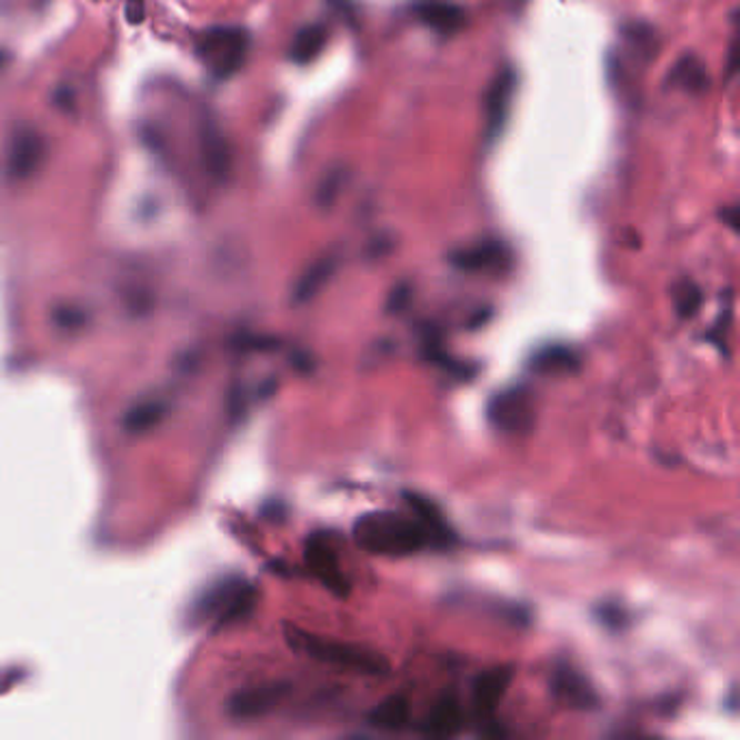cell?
<instances>
[{"label": "cell", "instance_id": "7a4b0ae2", "mask_svg": "<svg viewBox=\"0 0 740 740\" xmlns=\"http://www.w3.org/2000/svg\"><path fill=\"white\" fill-rule=\"evenodd\" d=\"M289 632H291V637H287V639L291 641L293 648L304 651L307 656H311L320 662L332 664V667H341V669H352L357 673H368V676H387L389 673L387 658L382 653L373 651V649L326 641V639H318V637L307 634V632L296 630V628H291Z\"/></svg>", "mask_w": 740, "mask_h": 740}, {"label": "cell", "instance_id": "603a6c76", "mask_svg": "<svg viewBox=\"0 0 740 740\" xmlns=\"http://www.w3.org/2000/svg\"><path fill=\"white\" fill-rule=\"evenodd\" d=\"M407 302H409V287L402 284V287H398V289L393 291L391 302H389V309H391V311H402V309L407 307Z\"/></svg>", "mask_w": 740, "mask_h": 740}, {"label": "cell", "instance_id": "6da1fadb", "mask_svg": "<svg viewBox=\"0 0 740 740\" xmlns=\"http://www.w3.org/2000/svg\"><path fill=\"white\" fill-rule=\"evenodd\" d=\"M357 543L376 556H411L430 543H439L434 532L419 519L393 512H368L354 523Z\"/></svg>", "mask_w": 740, "mask_h": 740}, {"label": "cell", "instance_id": "cb8c5ba5", "mask_svg": "<svg viewBox=\"0 0 740 740\" xmlns=\"http://www.w3.org/2000/svg\"><path fill=\"white\" fill-rule=\"evenodd\" d=\"M141 16H143L141 0H129V18H131V22H139Z\"/></svg>", "mask_w": 740, "mask_h": 740}, {"label": "cell", "instance_id": "8992f818", "mask_svg": "<svg viewBox=\"0 0 740 740\" xmlns=\"http://www.w3.org/2000/svg\"><path fill=\"white\" fill-rule=\"evenodd\" d=\"M287 682H266L232 694L227 701V712L232 719H259L270 714L289 693Z\"/></svg>", "mask_w": 740, "mask_h": 740}, {"label": "cell", "instance_id": "9c48e42d", "mask_svg": "<svg viewBox=\"0 0 740 740\" xmlns=\"http://www.w3.org/2000/svg\"><path fill=\"white\" fill-rule=\"evenodd\" d=\"M307 562H309L311 571L324 582L326 587L334 596H339V598L348 596V580L341 573L339 556L334 552V548L330 546L328 537L316 534V537L309 539V543H307Z\"/></svg>", "mask_w": 740, "mask_h": 740}, {"label": "cell", "instance_id": "9a60e30c", "mask_svg": "<svg viewBox=\"0 0 740 740\" xmlns=\"http://www.w3.org/2000/svg\"><path fill=\"white\" fill-rule=\"evenodd\" d=\"M530 368L541 376H556V373H573L580 368V354L562 343H550L539 348L532 359Z\"/></svg>", "mask_w": 740, "mask_h": 740}, {"label": "cell", "instance_id": "ffe728a7", "mask_svg": "<svg viewBox=\"0 0 740 740\" xmlns=\"http://www.w3.org/2000/svg\"><path fill=\"white\" fill-rule=\"evenodd\" d=\"M404 500L411 509L416 510L417 519L434 532L439 546H448L452 532L448 530V526L443 521V514H441V510L434 507V502L423 498V496H417V493H404Z\"/></svg>", "mask_w": 740, "mask_h": 740}, {"label": "cell", "instance_id": "4fadbf2b", "mask_svg": "<svg viewBox=\"0 0 740 740\" xmlns=\"http://www.w3.org/2000/svg\"><path fill=\"white\" fill-rule=\"evenodd\" d=\"M200 146H202V159H204L209 174L216 181H224L231 170V152H229L227 138L222 136L218 124L209 118L202 122V129H200Z\"/></svg>", "mask_w": 740, "mask_h": 740}, {"label": "cell", "instance_id": "e0dca14e", "mask_svg": "<svg viewBox=\"0 0 740 740\" xmlns=\"http://www.w3.org/2000/svg\"><path fill=\"white\" fill-rule=\"evenodd\" d=\"M326 29L322 24H307L304 29H300L289 47V59L293 63H311L313 59L320 57V52L326 47Z\"/></svg>", "mask_w": 740, "mask_h": 740}, {"label": "cell", "instance_id": "8fae6325", "mask_svg": "<svg viewBox=\"0 0 740 740\" xmlns=\"http://www.w3.org/2000/svg\"><path fill=\"white\" fill-rule=\"evenodd\" d=\"M512 682V669L510 667H496L484 671L476 678L473 684V710L482 721H491L509 691Z\"/></svg>", "mask_w": 740, "mask_h": 740}, {"label": "cell", "instance_id": "7c38bea8", "mask_svg": "<svg viewBox=\"0 0 740 740\" xmlns=\"http://www.w3.org/2000/svg\"><path fill=\"white\" fill-rule=\"evenodd\" d=\"M417 20L434 33L450 38L464 27L463 7L452 0H419L413 7Z\"/></svg>", "mask_w": 740, "mask_h": 740}, {"label": "cell", "instance_id": "5bb4252c", "mask_svg": "<svg viewBox=\"0 0 740 740\" xmlns=\"http://www.w3.org/2000/svg\"><path fill=\"white\" fill-rule=\"evenodd\" d=\"M463 726V712L459 706V699L454 694H443L430 710L428 721L423 726L426 734L437 739H450L454 737Z\"/></svg>", "mask_w": 740, "mask_h": 740}, {"label": "cell", "instance_id": "277c9868", "mask_svg": "<svg viewBox=\"0 0 740 740\" xmlns=\"http://www.w3.org/2000/svg\"><path fill=\"white\" fill-rule=\"evenodd\" d=\"M487 419L491 421L493 428L510 434L530 430L534 421V404L528 387L517 384L493 393V398L487 404Z\"/></svg>", "mask_w": 740, "mask_h": 740}, {"label": "cell", "instance_id": "30bf717a", "mask_svg": "<svg viewBox=\"0 0 740 740\" xmlns=\"http://www.w3.org/2000/svg\"><path fill=\"white\" fill-rule=\"evenodd\" d=\"M44 159V141L33 129H20L7 154V174L16 181L29 179Z\"/></svg>", "mask_w": 740, "mask_h": 740}, {"label": "cell", "instance_id": "44dd1931", "mask_svg": "<svg viewBox=\"0 0 740 740\" xmlns=\"http://www.w3.org/2000/svg\"><path fill=\"white\" fill-rule=\"evenodd\" d=\"M701 289L694 284L693 280H684L682 284L676 287V309L680 318H693L694 313L701 307Z\"/></svg>", "mask_w": 740, "mask_h": 740}, {"label": "cell", "instance_id": "3957f363", "mask_svg": "<svg viewBox=\"0 0 740 740\" xmlns=\"http://www.w3.org/2000/svg\"><path fill=\"white\" fill-rule=\"evenodd\" d=\"M250 36L241 27H213L204 31L196 44V52L216 79H231L248 57Z\"/></svg>", "mask_w": 740, "mask_h": 740}, {"label": "cell", "instance_id": "ac0fdd59", "mask_svg": "<svg viewBox=\"0 0 740 740\" xmlns=\"http://www.w3.org/2000/svg\"><path fill=\"white\" fill-rule=\"evenodd\" d=\"M669 83L673 88H682L687 92H706L710 86V79H708L706 66L693 54H687L671 70Z\"/></svg>", "mask_w": 740, "mask_h": 740}, {"label": "cell", "instance_id": "5b68a950", "mask_svg": "<svg viewBox=\"0 0 740 740\" xmlns=\"http://www.w3.org/2000/svg\"><path fill=\"white\" fill-rule=\"evenodd\" d=\"M517 90V74L512 68H504L496 74L484 93V143H496L504 133L510 118V104Z\"/></svg>", "mask_w": 740, "mask_h": 740}, {"label": "cell", "instance_id": "d6986e66", "mask_svg": "<svg viewBox=\"0 0 740 740\" xmlns=\"http://www.w3.org/2000/svg\"><path fill=\"white\" fill-rule=\"evenodd\" d=\"M334 270H337V259H334V257H324V259H320L318 263H313V266L302 274V278L298 280L296 291H293V300H296V302H307V300H311V298L324 287L326 282L330 280V277L334 274Z\"/></svg>", "mask_w": 740, "mask_h": 740}, {"label": "cell", "instance_id": "ba28073f", "mask_svg": "<svg viewBox=\"0 0 740 740\" xmlns=\"http://www.w3.org/2000/svg\"><path fill=\"white\" fill-rule=\"evenodd\" d=\"M550 689L556 697L567 708L573 710H593L600 703V697L593 691V687L582 678L576 669L569 664H558L552 671Z\"/></svg>", "mask_w": 740, "mask_h": 740}, {"label": "cell", "instance_id": "52a82bcc", "mask_svg": "<svg viewBox=\"0 0 740 740\" xmlns=\"http://www.w3.org/2000/svg\"><path fill=\"white\" fill-rule=\"evenodd\" d=\"M510 250L496 239H487L450 254V263L463 272H504L510 268Z\"/></svg>", "mask_w": 740, "mask_h": 740}, {"label": "cell", "instance_id": "7402d4cb", "mask_svg": "<svg viewBox=\"0 0 740 740\" xmlns=\"http://www.w3.org/2000/svg\"><path fill=\"white\" fill-rule=\"evenodd\" d=\"M341 186H343V172H341V170L330 172L328 177H324L322 186L318 189V202H320L322 207H328V204L337 198V193L341 191Z\"/></svg>", "mask_w": 740, "mask_h": 740}, {"label": "cell", "instance_id": "2e32d148", "mask_svg": "<svg viewBox=\"0 0 740 740\" xmlns=\"http://www.w3.org/2000/svg\"><path fill=\"white\" fill-rule=\"evenodd\" d=\"M411 721V701L407 694H389L370 712V723L384 732H400Z\"/></svg>", "mask_w": 740, "mask_h": 740}, {"label": "cell", "instance_id": "d4e9b609", "mask_svg": "<svg viewBox=\"0 0 740 740\" xmlns=\"http://www.w3.org/2000/svg\"><path fill=\"white\" fill-rule=\"evenodd\" d=\"M0 63H2V52H0Z\"/></svg>", "mask_w": 740, "mask_h": 740}]
</instances>
